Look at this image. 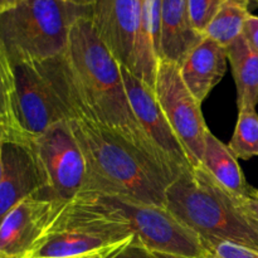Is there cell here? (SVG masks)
I'll use <instances>...</instances> for the list:
<instances>
[{
  "instance_id": "cell-1",
  "label": "cell",
  "mask_w": 258,
  "mask_h": 258,
  "mask_svg": "<svg viewBox=\"0 0 258 258\" xmlns=\"http://www.w3.org/2000/svg\"><path fill=\"white\" fill-rule=\"evenodd\" d=\"M67 98L73 115L110 128L135 146L173 181L136 118L123 83L121 66L96 33L91 17L75 23L62 55Z\"/></svg>"
},
{
  "instance_id": "cell-2",
  "label": "cell",
  "mask_w": 258,
  "mask_h": 258,
  "mask_svg": "<svg viewBox=\"0 0 258 258\" xmlns=\"http://www.w3.org/2000/svg\"><path fill=\"white\" fill-rule=\"evenodd\" d=\"M86 163L80 193H97L166 208L165 175L156 164L110 128L75 113L67 120Z\"/></svg>"
},
{
  "instance_id": "cell-3",
  "label": "cell",
  "mask_w": 258,
  "mask_h": 258,
  "mask_svg": "<svg viewBox=\"0 0 258 258\" xmlns=\"http://www.w3.org/2000/svg\"><path fill=\"white\" fill-rule=\"evenodd\" d=\"M92 5L67 0H22L0 13V44L13 64L44 62L66 52L72 27Z\"/></svg>"
},
{
  "instance_id": "cell-4",
  "label": "cell",
  "mask_w": 258,
  "mask_h": 258,
  "mask_svg": "<svg viewBox=\"0 0 258 258\" xmlns=\"http://www.w3.org/2000/svg\"><path fill=\"white\" fill-rule=\"evenodd\" d=\"M166 209L202 243L231 241L258 249L247 219L202 166L180 174L166 188Z\"/></svg>"
},
{
  "instance_id": "cell-5",
  "label": "cell",
  "mask_w": 258,
  "mask_h": 258,
  "mask_svg": "<svg viewBox=\"0 0 258 258\" xmlns=\"http://www.w3.org/2000/svg\"><path fill=\"white\" fill-rule=\"evenodd\" d=\"M134 237L125 222L103 211L88 194L80 193L68 202L28 258L83 256Z\"/></svg>"
},
{
  "instance_id": "cell-6",
  "label": "cell",
  "mask_w": 258,
  "mask_h": 258,
  "mask_svg": "<svg viewBox=\"0 0 258 258\" xmlns=\"http://www.w3.org/2000/svg\"><path fill=\"white\" fill-rule=\"evenodd\" d=\"M13 66L18 120L28 139L37 138L50 126L73 117L60 55L44 62Z\"/></svg>"
},
{
  "instance_id": "cell-7",
  "label": "cell",
  "mask_w": 258,
  "mask_h": 258,
  "mask_svg": "<svg viewBox=\"0 0 258 258\" xmlns=\"http://www.w3.org/2000/svg\"><path fill=\"white\" fill-rule=\"evenodd\" d=\"M86 194L103 211L125 222L136 238L154 253L186 258L206 257L201 238L164 207L116 196Z\"/></svg>"
},
{
  "instance_id": "cell-8",
  "label": "cell",
  "mask_w": 258,
  "mask_h": 258,
  "mask_svg": "<svg viewBox=\"0 0 258 258\" xmlns=\"http://www.w3.org/2000/svg\"><path fill=\"white\" fill-rule=\"evenodd\" d=\"M154 93L174 133L183 144L193 169L199 168L209 128L202 112V103L185 86L178 64L159 62Z\"/></svg>"
},
{
  "instance_id": "cell-9",
  "label": "cell",
  "mask_w": 258,
  "mask_h": 258,
  "mask_svg": "<svg viewBox=\"0 0 258 258\" xmlns=\"http://www.w3.org/2000/svg\"><path fill=\"white\" fill-rule=\"evenodd\" d=\"M44 176L47 190L55 199L71 202L82 190L86 163L82 150L67 121L50 126L45 133L30 139Z\"/></svg>"
},
{
  "instance_id": "cell-10",
  "label": "cell",
  "mask_w": 258,
  "mask_h": 258,
  "mask_svg": "<svg viewBox=\"0 0 258 258\" xmlns=\"http://www.w3.org/2000/svg\"><path fill=\"white\" fill-rule=\"evenodd\" d=\"M121 73L131 108L171 181L180 174L193 170L188 154L161 110L153 88L122 66Z\"/></svg>"
},
{
  "instance_id": "cell-11",
  "label": "cell",
  "mask_w": 258,
  "mask_h": 258,
  "mask_svg": "<svg viewBox=\"0 0 258 258\" xmlns=\"http://www.w3.org/2000/svg\"><path fill=\"white\" fill-rule=\"evenodd\" d=\"M66 206L47 189L17 204L0 224V253L28 258Z\"/></svg>"
},
{
  "instance_id": "cell-12",
  "label": "cell",
  "mask_w": 258,
  "mask_h": 258,
  "mask_svg": "<svg viewBox=\"0 0 258 258\" xmlns=\"http://www.w3.org/2000/svg\"><path fill=\"white\" fill-rule=\"evenodd\" d=\"M0 180V224L17 204L47 188L30 139L4 138Z\"/></svg>"
},
{
  "instance_id": "cell-13",
  "label": "cell",
  "mask_w": 258,
  "mask_h": 258,
  "mask_svg": "<svg viewBox=\"0 0 258 258\" xmlns=\"http://www.w3.org/2000/svg\"><path fill=\"white\" fill-rule=\"evenodd\" d=\"M143 0H96L92 19L96 33L120 66L131 71L140 27Z\"/></svg>"
},
{
  "instance_id": "cell-14",
  "label": "cell",
  "mask_w": 258,
  "mask_h": 258,
  "mask_svg": "<svg viewBox=\"0 0 258 258\" xmlns=\"http://www.w3.org/2000/svg\"><path fill=\"white\" fill-rule=\"evenodd\" d=\"M227 62V48L207 37L186 55L180 64V75L198 102L203 103L212 90L223 80Z\"/></svg>"
},
{
  "instance_id": "cell-15",
  "label": "cell",
  "mask_w": 258,
  "mask_h": 258,
  "mask_svg": "<svg viewBox=\"0 0 258 258\" xmlns=\"http://www.w3.org/2000/svg\"><path fill=\"white\" fill-rule=\"evenodd\" d=\"M203 38L191 24L186 0H161L159 60L180 67Z\"/></svg>"
},
{
  "instance_id": "cell-16",
  "label": "cell",
  "mask_w": 258,
  "mask_h": 258,
  "mask_svg": "<svg viewBox=\"0 0 258 258\" xmlns=\"http://www.w3.org/2000/svg\"><path fill=\"white\" fill-rule=\"evenodd\" d=\"M161 0H143L140 27L130 72L154 90L159 66Z\"/></svg>"
},
{
  "instance_id": "cell-17",
  "label": "cell",
  "mask_w": 258,
  "mask_h": 258,
  "mask_svg": "<svg viewBox=\"0 0 258 258\" xmlns=\"http://www.w3.org/2000/svg\"><path fill=\"white\" fill-rule=\"evenodd\" d=\"M201 166L232 198H244L251 196L256 189L247 183L246 176L228 145L222 143L211 131L207 133Z\"/></svg>"
},
{
  "instance_id": "cell-18",
  "label": "cell",
  "mask_w": 258,
  "mask_h": 258,
  "mask_svg": "<svg viewBox=\"0 0 258 258\" xmlns=\"http://www.w3.org/2000/svg\"><path fill=\"white\" fill-rule=\"evenodd\" d=\"M228 60L237 88V106L256 108L258 106V53L254 52L243 35L228 48Z\"/></svg>"
},
{
  "instance_id": "cell-19",
  "label": "cell",
  "mask_w": 258,
  "mask_h": 258,
  "mask_svg": "<svg viewBox=\"0 0 258 258\" xmlns=\"http://www.w3.org/2000/svg\"><path fill=\"white\" fill-rule=\"evenodd\" d=\"M249 0H224L207 29L204 37L211 38L228 48L243 33L244 23L249 17Z\"/></svg>"
},
{
  "instance_id": "cell-20",
  "label": "cell",
  "mask_w": 258,
  "mask_h": 258,
  "mask_svg": "<svg viewBox=\"0 0 258 258\" xmlns=\"http://www.w3.org/2000/svg\"><path fill=\"white\" fill-rule=\"evenodd\" d=\"M0 133L4 138H24L17 113L14 66L0 44Z\"/></svg>"
},
{
  "instance_id": "cell-21",
  "label": "cell",
  "mask_w": 258,
  "mask_h": 258,
  "mask_svg": "<svg viewBox=\"0 0 258 258\" xmlns=\"http://www.w3.org/2000/svg\"><path fill=\"white\" fill-rule=\"evenodd\" d=\"M228 148L237 160H251L258 156V113L256 108L238 110L236 127Z\"/></svg>"
},
{
  "instance_id": "cell-22",
  "label": "cell",
  "mask_w": 258,
  "mask_h": 258,
  "mask_svg": "<svg viewBox=\"0 0 258 258\" xmlns=\"http://www.w3.org/2000/svg\"><path fill=\"white\" fill-rule=\"evenodd\" d=\"M224 0H186L189 17L194 29L204 35V30L213 20Z\"/></svg>"
},
{
  "instance_id": "cell-23",
  "label": "cell",
  "mask_w": 258,
  "mask_h": 258,
  "mask_svg": "<svg viewBox=\"0 0 258 258\" xmlns=\"http://www.w3.org/2000/svg\"><path fill=\"white\" fill-rule=\"evenodd\" d=\"M208 258H258V249L231 241L203 243Z\"/></svg>"
},
{
  "instance_id": "cell-24",
  "label": "cell",
  "mask_w": 258,
  "mask_h": 258,
  "mask_svg": "<svg viewBox=\"0 0 258 258\" xmlns=\"http://www.w3.org/2000/svg\"><path fill=\"white\" fill-rule=\"evenodd\" d=\"M108 258H158L155 256L154 252H151L150 249L146 248L140 241H139L136 237H134V239L131 242H128L127 244L122 247L121 249H118L116 253H113L112 256Z\"/></svg>"
},
{
  "instance_id": "cell-25",
  "label": "cell",
  "mask_w": 258,
  "mask_h": 258,
  "mask_svg": "<svg viewBox=\"0 0 258 258\" xmlns=\"http://www.w3.org/2000/svg\"><path fill=\"white\" fill-rule=\"evenodd\" d=\"M232 201L242 216L258 222V189H254L251 196L239 199L232 198Z\"/></svg>"
},
{
  "instance_id": "cell-26",
  "label": "cell",
  "mask_w": 258,
  "mask_h": 258,
  "mask_svg": "<svg viewBox=\"0 0 258 258\" xmlns=\"http://www.w3.org/2000/svg\"><path fill=\"white\" fill-rule=\"evenodd\" d=\"M242 35H243L244 39L247 40L249 47H251L254 52L258 53V15L249 14L246 23H244Z\"/></svg>"
},
{
  "instance_id": "cell-27",
  "label": "cell",
  "mask_w": 258,
  "mask_h": 258,
  "mask_svg": "<svg viewBox=\"0 0 258 258\" xmlns=\"http://www.w3.org/2000/svg\"><path fill=\"white\" fill-rule=\"evenodd\" d=\"M134 239V238H133ZM131 239V241H133ZM128 241V242H131ZM128 242H125V243H120V244H116V246H112V247H108V248H105V249H101V251H96V252H92V253H87V254H83V256H77V257H68V258H108L112 256L113 253H116V252L118 251V249L122 248L125 244H127Z\"/></svg>"
},
{
  "instance_id": "cell-28",
  "label": "cell",
  "mask_w": 258,
  "mask_h": 258,
  "mask_svg": "<svg viewBox=\"0 0 258 258\" xmlns=\"http://www.w3.org/2000/svg\"><path fill=\"white\" fill-rule=\"evenodd\" d=\"M244 218H246V217H244ZM246 219H247V223H248L249 227H251L252 232H253L254 242H256V246H257V248H258V222L253 221V219H249V218H246Z\"/></svg>"
},
{
  "instance_id": "cell-29",
  "label": "cell",
  "mask_w": 258,
  "mask_h": 258,
  "mask_svg": "<svg viewBox=\"0 0 258 258\" xmlns=\"http://www.w3.org/2000/svg\"><path fill=\"white\" fill-rule=\"evenodd\" d=\"M20 2H22V0H2V12L3 10H7L9 9V8L14 7V5L19 4Z\"/></svg>"
},
{
  "instance_id": "cell-30",
  "label": "cell",
  "mask_w": 258,
  "mask_h": 258,
  "mask_svg": "<svg viewBox=\"0 0 258 258\" xmlns=\"http://www.w3.org/2000/svg\"><path fill=\"white\" fill-rule=\"evenodd\" d=\"M67 2L77 5H83V7H91V5L95 4L96 0H67Z\"/></svg>"
},
{
  "instance_id": "cell-31",
  "label": "cell",
  "mask_w": 258,
  "mask_h": 258,
  "mask_svg": "<svg viewBox=\"0 0 258 258\" xmlns=\"http://www.w3.org/2000/svg\"><path fill=\"white\" fill-rule=\"evenodd\" d=\"M2 145H3V140H2V133H0V180H2V175H3V154H2Z\"/></svg>"
},
{
  "instance_id": "cell-32",
  "label": "cell",
  "mask_w": 258,
  "mask_h": 258,
  "mask_svg": "<svg viewBox=\"0 0 258 258\" xmlns=\"http://www.w3.org/2000/svg\"><path fill=\"white\" fill-rule=\"evenodd\" d=\"M155 256L158 258H186V257H176V256H169V254H161V253H155ZM202 258H208V257H202Z\"/></svg>"
},
{
  "instance_id": "cell-33",
  "label": "cell",
  "mask_w": 258,
  "mask_h": 258,
  "mask_svg": "<svg viewBox=\"0 0 258 258\" xmlns=\"http://www.w3.org/2000/svg\"><path fill=\"white\" fill-rule=\"evenodd\" d=\"M0 258H19V257H12V256H8V254L0 253Z\"/></svg>"
},
{
  "instance_id": "cell-34",
  "label": "cell",
  "mask_w": 258,
  "mask_h": 258,
  "mask_svg": "<svg viewBox=\"0 0 258 258\" xmlns=\"http://www.w3.org/2000/svg\"><path fill=\"white\" fill-rule=\"evenodd\" d=\"M249 2H253V3H256V4L258 5V0H249Z\"/></svg>"
},
{
  "instance_id": "cell-35",
  "label": "cell",
  "mask_w": 258,
  "mask_h": 258,
  "mask_svg": "<svg viewBox=\"0 0 258 258\" xmlns=\"http://www.w3.org/2000/svg\"><path fill=\"white\" fill-rule=\"evenodd\" d=\"M0 12H2V0H0Z\"/></svg>"
}]
</instances>
